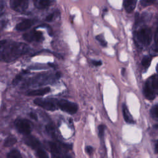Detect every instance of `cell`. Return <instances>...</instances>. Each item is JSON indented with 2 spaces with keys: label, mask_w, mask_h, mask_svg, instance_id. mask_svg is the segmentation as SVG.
<instances>
[{
  "label": "cell",
  "mask_w": 158,
  "mask_h": 158,
  "mask_svg": "<svg viewBox=\"0 0 158 158\" xmlns=\"http://www.w3.org/2000/svg\"><path fill=\"white\" fill-rule=\"evenodd\" d=\"M150 54L152 56H158V43H155L150 49Z\"/></svg>",
  "instance_id": "cell-22"
},
{
  "label": "cell",
  "mask_w": 158,
  "mask_h": 158,
  "mask_svg": "<svg viewBox=\"0 0 158 158\" xmlns=\"http://www.w3.org/2000/svg\"><path fill=\"white\" fill-rule=\"evenodd\" d=\"M152 40V33L150 28L143 27L134 33V41L139 48L148 46Z\"/></svg>",
  "instance_id": "cell-4"
},
{
  "label": "cell",
  "mask_w": 158,
  "mask_h": 158,
  "mask_svg": "<svg viewBox=\"0 0 158 158\" xmlns=\"http://www.w3.org/2000/svg\"><path fill=\"white\" fill-rule=\"evenodd\" d=\"M136 4V0H123V6L125 10L130 13L135 8Z\"/></svg>",
  "instance_id": "cell-15"
},
{
  "label": "cell",
  "mask_w": 158,
  "mask_h": 158,
  "mask_svg": "<svg viewBox=\"0 0 158 158\" xmlns=\"http://www.w3.org/2000/svg\"><path fill=\"white\" fill-rule=\"evenodd\" d=\"M23 38L25 40L28 42L38 41L41 42L44 40L43 33L40 31L33 30L29 33H26L23 35Z\"/></svg>",
  "instance_id": "cell-10"
},
{
  "label": "cell",
  "mask_w": 158,
  "mask_h": 158,
  "mask_svg": "<svg viewBox=\"0 0 158 158\" xmlns=\"http://www.w3.org/2000/svg\"><path fill=\"white\" fill-rule=\"evenodd\" d=\"M59 109L70 114H74L78 110V106L76 103L65 99H59Z\"/></svg>",
  "instance_id": "cell-8"
},
{
  "label": "cell",
  "mask_w": 158,
  "mask_h": 158,
  "mask_svg": "<svg viewBox=\"0 0 158 158\" xmlns=\"http://www.w3.org/2000/svg\"><path fill=\"white\" fill-rule=\"evenodd\" d=\"M23 140L27 145L35 151L38 158H49V156L44 149L41 142L36 138L31 135H27L25 136Z\"/></svg>",
  "instance_id": "cell-5"
},
{
  "label": "cell",
  "mask_w": 158,
  "mask_h": 158,
  "mask_svg": "<svg viewBox=\"0 0 158 158\" xmlns=\"http://www.w3.org/2000/svg\"><path fill=\"white\" fill-rule=\"evenodd\" d=\"M96 38L100 43L101 46H102L103 47H106L107 46V42L106 41V40H104V37L102 35H99L96 36Z\"/></svg>",
  "instance_id": "cell-23"
},
{
  "label": "cell",
  "mask_w": 158,
  "mask_h": 158,
  "mask_svg": "<svg viewBox=\"0 0 158 158\" xmlns=\"http://www.w3.org/2000/svg\"><path fill=\"white\" fill-rule=\"evenodd\" d=\"M30 49L29 46L25 43L2 40L0 49L1 59L6 62H12L27 54Z\"/></svg>",
  "instance_id": "cell-1"
},
{
  "label": "cell",
  "mask_w": 158,
  "mask_h": 158,
  "mask_svg": "<svg viewBox=\"0 0 158 158\" xmlns=\"http://www.w3.org/2000/svg\"><path fill=\"white\" fill-rule=\"evenodd\" d=\"M92 64L95 66H100L102 64L101 60H92Z\"/></svg>",
  "instance_id": "cell-29"
},
{
  "label": "cell",
  "mask_w": 158,
  "mask_h": 158,
  "mask_svg": "<svg viewBox=\"0 0 158 158\" xmlns=\"http://www.w3.org/2000/svg\"><path fill=\"white\" fill-rule=\"evenodd\" d=\"M46 130L48 131V132L51 135H54L55 133V130H54V127L49 125L46 127Z\"/></svg>",
  "instance_id": "cell-25"
},
{
  "label": "cell",
  "mask_w": 158,
  "mask_h": 158,
  "mask_svg": "<svg viewBox=\"0 0 158 158\" xmlns=\"http://www.w3.org/2000/svg\"><path fill=\"white\" fill-rule=\"evenodd\" d=\"M106 130V126L104 125H100L98 127V136L101 139H102L104 135V131Z\"/></svg>",
  "instance_id": "cell-21"
},
{
  "label": "cell",
  "mask_w": 158,
  "mask_h": 158,
  "mask_svg": "<svg viewBox=\"0 0 158 158\" xmlns=\"http://www.w3.org/2000/svg\"><path fill=\"white\" fill-rule=\"evenodd\" d=\"M85 151H86V152L88 154L91 155L93 152V147H91L90 146H88L86 147Z\"/></svg>",
  "instance_id": "cell-27"
},
{
  "label": "cell",
  "mask_w": 158,
  "mask_h": 158,
  "mask_svg": "<svg viewBox=\"0 0 158 158\" xmlns=\"http://www.w3.org/2000/svg\"><path fill=\"white\" fill-rule=\"evenodd\" d=\"M151 116L155 118V119H158V105H155L151 109Z\"/></svg>",
  "instance_id": "cell-20"
},
{
  "label": "cell",
  "mask_w": 158,
  "mask_h": 158,
  "mask_svg": "<svg viewBox=\"0 0 158 158\" xmlns=\"http://www.w3.org/2000/svg\"><path fill=\"white\" fill-rule=\"evenodd\" d=\"M157 91L152 89L148 83H145L144 88H143V93L144 96L149 100H152L155 98L157 95Z\"/></svg>",
  "instance_id": "cell-12"
},
{
  "label": "cell",
  "mask_w": 158,
  "mask_h": 158,
  "mask_svg": "<svg viewBox=\"0 0 158 158\" xmlns=\"http://www.w3.org/2000/svg\"><path fill=\"white\" fill-rule=\"evenodd\" d=\"M154 41H155V43H158V25L154 35Z\"/></svg>",
  "instance_id": "cell-28"
},
{
  "label": "cell",
  "mask_w": 158,
  "mask_h": 158,
  "mask_svg": "<svg viewBox=\"0 0 158 158\" xmlns=\"http://www.w3.org/2000/svg\"><path fill=\"white\" fill-rule=\"evenodd\" d=\"M156 71H157V73H158V64H157V66H156Z\"/></svg>",
  "instance_id": "cell-33"
},
{
  "label": "cell",
  "mask_w": 158,
  "mask_h": 158,
  "mask_svg": "<svg viewBox=\"0 0 158 158\" xmlns=\"http://www.w3.org/2000/svg\"><path fill=\"white\" fill-rule=\"evenodd\" d=\"M122 112H123V116L124 120L126 122H127L128 123H135V121L133 120V118L132 116L131 115V114L125 104H123Z\"/></svg>",
  "instance_id": "cell-16"
},
{
  "label": "cell",
  "mask_w": 158,
  "mask_h": 158,
  "mask_svg": "<svg viewBox=\"0 0 158 158\" xmlns=\"http://www.w3.org/2000/svg\"><path fill=\"white\" fill-rule=\"evenodd\" d=\"M60 73H57L55 75L50 74V73H45L42 75H39L38 76L32 78L30 79L28 81H27L23 86L25 87H36L38 86H41L49 83H51L54 82L56 79L60 78Z\"/></svg>",
  "instance_id": "cell-3"
},
{
  "label": "cell",
  "mask_w": 158,
  "mask_h": 158,
  "mask_svg": "<svg viewBox=\"0 0 158 158\" xmlns=\"http://www.w3.org/2000/svg\"><path fill=\"white\" fill-rule=\"evenodd\" d=\"M59 99L56 98H37L33 101L34 104L44 109L54 111L59 109Z\"/></svg>",
  "instance_id": "cell-6"
},
{
  "label": "cell",
  "mask_w": 158,
  "mask_h": 158,
  "mask_svg": "<svg viewBox=\"0 0 158 158\" xmlns=\"http://www.w3.org/2000/svg\"><path fill=\"white\" fill-rule=\"evenodd\" d=\"M29 115H30V117L31 118H33V119H35V120L37 119V115H36V114L35 113L30 112V113L29 114Z\"/></svg>",
  "instance_id": "cell-30"
},
{
  "label": "cell",
  "mask_w": 158,
  "mask_h": 158,
  "mask_svg": "<svg viewBox=\"0 0 158 158\" xmlns=\"http://www.w3.org/2000/svg\"><path fill=\"white\" fill-rule=\"evenodd\" d=\"M50 91H51V88L49 87H45V88H42L30 91L27 93V94L30 96H43L48 93L49 92H50Z\"/></svg>",
  "instance_id": "cell-13"
},
{
  "label": "cell",
  "mask_w": 158,
  "mask_h": 158,
  "mask_svg": "<svg viewBox=\"0 0 158 158\" xmlns=\"http://www.w3.org/2000/svg\"><path fill=\"white\" fill-rule=\"evenodd\" d=\"M155 149L156 152H158V141L156 142V145H155Z\"/></svg>",
  "instance_id": "cell-32"
},
{
  "label": "cell",
  "mask_w": 158,
  "mask_h": 158,
  "mask_svg": "<svg viewBox=\"0 0 158 158\" xmlns=\"http://www.w3.org/2000/svg\"><path fill=\"white\" fill-rule=\"evenodd\" d=\"M54 17H55V12L54 13H52V14L47 15L46 19H45V20L46 22H51V21H52L54 19Z\"/></svg>",
  "instance_id": "cell-26"
},
{
  "label": "cell",
  "mask_w": 158,
  "mask_h": 158,
  "mask_svg": "<svg viewBox=\"0 0 158 158\" xmlns=\"http://www.w3.org/2000/svg\"><path fill=\"white\" fill-rule=\"evenodd\" d=\"M35 6L38 9L47 8L51 3V0H33Z\"/></svg>",
  "instance_id": "cell-14"
},
{
  "label": "cell",
  "mask_w": 158,
  "mask_h": 158,
  "mask_svg": "<svg viewBox=\"0 0 158 158\" xmlns=\"http://www.w3.org/2000/svg\"><path fill=\"white\" fill-rule=\"evenodd\" d=\"M7 158H22V157L18 150L13 149L7 154Z\"/></svg>",
  "instance_id": "cell-18"
},
{
  "label": "cell",
  "mask_w": 158,
  "mask_h": 158,
  "mask_svg": "<svg viewBox=\"0 0 158 158\" xmlns=\"http://www.w3.org/2000/svg\"><path fill=\"white\" fill-rule=\"evenodd\" d=\"M15 127L17 130L21 134L25 136L29 135L32 130L31 122L25 118H19L15 122Z\"/></svg>",
  "instance_id": "cell-7"
},
{
  "label": "cell",
  "mask_w": 158,
  "mask_h": 158,
  "mask_svg": "<svg viewBox=\"0 0 158 158\" xmlns=\"http://www.w3.org/2000/svg\"><path fill=\"white\" fill-rule=\"evenodd\" d=\"M52 158H73L72 155V145L59 141L48 143Z\"/></svg>",
  "instance_id": "cell-2"
},
{
  "label": "cell",
  "mask_w": 158,
  "mask_h": 158,
  "mask_svg": "<svg viewBox=\"0 0 158 158\" xmlns=\"http://www.w3.org/2000/svg\"><path fill=\"white\" fill-rule=\"evenodd\" d=\"M151 57L149 56H144L141 61V64L145 68H148L151 64Z\"/></svg>",
  "instance_id": "cell-19"
},
{
  "label": "cell",
  "mask_w": 158,
  "mask_h": 158,
  "mask_svg": "<svg viewBox=\"0 0 158 158\" xmlns=\"http://www.w3.org/2000/svg\"><path fill=\"white\" fill-rule=\"evenodd\" d=\"M3 9H4V2L3 0H1V14L2 15L3 13Z\"/></svg>",
  "instance_id": "cell-31"
},
{
  "label": "cell",
  "mask_w": 158,
  "mask_h": 158,
  "mask_svg": "<svg viewBox=\"0 0 158 158\" xmlns=\"http://www.w3.org/2000/svg\"><path fill=\"white\" fill-rule=\"evenodd\" d=\"M9 4L14 10L23 13L28 7V0H10Z\"/></svg>",
  "instance_id": "cell-9"
},
{
  "label": "cell",
  "mask_w": 158,
  "mask_h": 158,
  "mask_svg": "<svg viewBox=\"0 0 158 158\" xmlns=\"http://www.w3.org/2000/svg\"><path fill=\"white\" fill-rule=\"evenodd\" d=\"M16 142H17V139L15 137L13 136H9L4 141V145L5 147H10L13 146L14 144H15Z\"/></svg>",
  "instance_id": "cell-17"
},
{
  "label": "cell",
  "mask_w": 158,
  "mask_h": 158,
  "mask_svg": "<svg viewBox=\"0 0 158 158\" xmlns=\"http://www.w3.org/2000/svg\"><path fill=\"white\" fill-rule=\"evenodd\" d=\"M35 21L34 20H31V19H26L23 20L22 22L19 23L18 24H17L16 27H15V29L17 31H25L28 28H30L35 22Z\"/></svg>",
  "instance_id": "cell-11"
},
{
  "label": "cell",
  "mask_w": 158,
  "mask_h": 158,
  "mask_svg": "<svg viewBox=\"0 0 158 158\" xmlns=\"http://www.w3.org/2000/svg\"><path fill=\"white\" fill-rule=\"evenodd\" d=\"M156 0H141L140 1V4L142 6L146 7L150 5H152V4L154 3V2Z\"/></svg>",
  "instance_id": "cell-24"
}]
</instances>
